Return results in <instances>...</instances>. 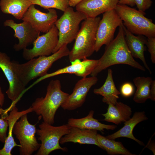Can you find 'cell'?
Masks as SVG:
<instances>
[{"label":"cell","mask_w":155,"mask_h":155,"mask_svg":"<svg viewBox=\"0 0 155 155\" xmlns=\"http://www.w3.org/2000/svg\"><path fill=\"white\" fill-rule=\"evenodd\" d=\"M118 64L127 65L143 71L146 70L143 66L134 60L131 53L125 41L123 24L119 26L115 38L106 46L103 54L98 60L97 65L90 75L96 77L102 70Z\"/></svg>","instance_id":"obj_1"},{"label":"cell","mask_w":155,"mask_h":155,"mask_svg":"<svg viewBox=\"0 0 155 155\" xmlns=\"http://www.w3.org/2000/svg\"><path fill=\"white\" fill-rule=\"evenodd\" d=\"M67 46H63L57 52L49 56H40L23 63L12 61L14 70L20 82L26 86L32 80L46 74L55 62L68 56L70 51Z\"/></svg>","instance_id":"obj_2"},{"label":"cell","mask_w":155,"mask_h":155,"mask_svg":"<svg viewBox=\"0 0 155 155\" xmlns=\"http://www.w3.org/2000/svg\"><path fill=\"white\" fill-rule=\"evenodd\" d=\"M69 94L62 90L59 80H52L47 86L45 96L36 98L31 106L33 111L41 117L44 122L53 125L56 111Z\"/></svg>","instance_id":"obj_3"},{"label":"cell","mask_w":155,"mask_h":155,"mask_svg":"<svg viewBox=\"0 0 155 155\" xmlns=\"http://www.w3.org/2000/svg\"><path fill=\"white\" fill-rule=\"evenodd\" d=\"M100 19V17L88 18L82 23L73 46L68 55L70 62L86 59L94 52L96 34Z\"/></svg>","instance_id":"obj_4"},{"label":"cell","mask_w":155,"mask_h":155,"mask_svg":"<svg viewBox=\"0 0 155 155\" xmlns=\"http://www.w3.org/2000/svg\"><path fill=\"white\" fill-rule=\"evenodd\" d=\"M115 9L126 28L133 34L155 37V24L146 17L145 13L126 5L118 4Z\"/></svg>","instance_id":"obj_5"},{"label":"cell","mask_w":155,"mask_h":155,"mask_svg":"<svg viewBox=\"0 0 155 155\" xmlns=\"http://www.w3.org/2000/svg\"><path fill=\"white\" fill-rule=\"evenodd\" d=\"M63 12L55 24L59 32V40L53 53L75 40L79 30L80 23L87 18L83 13L75 11L72 7L69 6Z\"/></svg>","instance_id":"obj_6"},{"label":"cell","mask_w":155,"mask_h":155,"mask_svg":"<svg viewBox=\"0 0 155 155\" xmlns=\"http://www.w3.org/2000/svg\"><path fill=\"white\" fill-rule=\"evenodd\" d=\"M67 124L58 126L42 122L39 125L36 133L39 137L38 140L41 142L40 146L36 155H48L54 150H60L67 151L66 147H62L59 145L61 138L69 133L71 128Z\"/></svg>","instance_id":"obj_7"},{"label":"cell","mask_w":155,"mask_h":155,"mask_svg":"<svg viewBox=\"0 0 155 155\" xmlns=\"http://www.w3.org/2000/svg\"><path fill=\"white\" fill-rule=\"evenodd\" d=\"M27 115H22L15 123L13 129V132L20 143L21 155H31L40 146L35 137L36 124L32 125L29 122Z\"/></svg>","instance_id":"obj_8"},{"label":"cell","mask_w":155,"mask_h":155,"mask_svg":"<svg viewBox=\"0 0 155 155\" xmlns=\"http://www.w3.org/2000/svg\"><path fill=\"white\" fill-rule=\"evenodd\" d=\"M123 24L115 9L103 13L97 30L95 51H98L103 45L108 44L114 39L117 28Z\"/></svg>","instance_id":"obj_9"},{"label":"cell","mask_w":155,"mask_h":155,"mask_svg":"<svg viewBox=\"0 0 155 155\" xmlns=\"http://www.w3.org/2000/svg\"><path fill=\"white\" fill-rule=\"evenodd\" d=\"M58 40V30L54 25L49 31L36 39L32 43V48L23 50V57L28 61L40 56H49L53 54Z\"/></svg>","instance_id":"obj_10"},{"label":"cell","mask_w":155,"mask_h":155,"mask_svg":"<svg viewBox=\"0 0 155 155\" xmlns=\"http://www.w3.org/2000/svg\"><path fill=\"white\" fill-rule=\"evenodd\" d=\"M48 10V12L44 13L36 9L34 5L31 4L21 20L29 22L37 31L45 33L55 25L58 18L55 9Z\"/></svg>","instance_id":"obj_11"},{"label":"cell","mask_w":155,"mask_h":155,"mask_svg":"<svg viewBox=\"0 0 155 155\" xmlns=\"http://www.w3.org/2000/svg\"><path fill=\"white\" fill-rule=\"evenodd\" d=\"M12 61L4 53L0 51V68L3 72L9 84L6 93L8 98L16 104L25 91L26 86L20 82L12 66Z\"/></svg>","instance_id":"obj_12"},{"label":"cell","mask_w":155,"mask_h":155,"mask_svg":"<svg viewBox=\"0 0 155 155\" xmlns=\"http://www.w3.org/2000/svg\"><path fill=\"white\" fill-rule=\"evenodd\" d=\"M96 77L82 78L75 84L73 92L61 106L64 110H74L81 106L85 102L91 88L97 82Z\"/></svg>","instance_id":"obj_13"},{"label":"cell","mask_w":155,"mask_h":155,"mask_svg":"<svg viewBox=\"0 0 155 155\" xmlns=\"http://www.w3.org/2000/svg\"><path fill=\"white\" fill-rule=\"evenodd\" d=\"M3 25L12 28L14 32V36L18 39V43L15 44L13 47L14 50L17 51L23 50L32 43L40 33L26 21L17 23L13 20L8 19L4 22Z\"/></svg>","instance_id":"obj_14"},{"label":"cell","mask_w":155,"mask_h":155,"mask_svg":"<svg viewBox=\"0 0 155 155\" xmlns=\"http://www.w3.org/2000/svg\"><path fill=\"white\" fill-rule=\"evenodd\" d=\"M76 59L71 62V65L64 68L60 69L51 73H47L40 77L34 84L36 83L46 79L58 75L64 74H73L77 76L82 78L86 77L90 74L96 67L98 63V60L88 59L87 58L83 59Z\"/></svg>","instance_id":"obj_15"},{"label":"cell","mask_w":155,"mask_h":155,"mask_svg":"<svg viewBox=\"0 0 155 155\" xmlns=\"http://www.w3.org/2000/svg\"><path fill=\"white\" fill-rule=\"evenodd\" d=\"M119 0H83L76 6V11L87 18H94L101 14L114 9Z\"/></svg>","instance_id":"obj_16"},{"label":"cell","mask_w":155,"mask_h":155,"mask_svg":"<svg viewBox=\"0 0 155 155\" xmlns=\"http://www.w3.org/2000/svg\"><path fill=\"white\" fill-rule=\"evenodd\" d=\"M97 131L81 129L75 127H71L69 132L63 136L60 139L61 144L72 142L80 144L95 145L102 149L97 141Z\"/></svg>","instance_id":"obj_17"},{"label":"cell","mask_w":155,"mask_h":155,"mask_svg":"<svg viewBox=\"0 0 155 155\" xmlns=\"http://www.w3.org/2000/svg\"><path fill=\"white\" fill-rule=\"evenodd\" d=\"M32 111L33 109L31 106L26 110L19 111L15 105L13 106L9 114L6 119L8 124V133L4 142L3 147L0 149V155H11V151L14 147H20V145L16 144L13 137L12 131L14 125L22 115Z\"/></svg>","instance_id":"obj_18"},{"label":"cell","mask_w":155,"mask_h":155,"mask_svg":"<svg viewBox=\"0 0 155 155\" xmlns=\"http://www.w3.org/2000/svg\"><path fill=\"white\" fill-rule=\"evenodd\" d=\"M123 28L125 41L132 55L135 58L140 59L150 73H152V72L146 62L144 55V52L146 50V45L147 38L142 35H134L129 31L123 25Z\"/></svg>","instance_id":"obj_19"},{"label":"cell","mask_w":155,"mask_h":155,"mask_svg":"<svg viewBox=\"0 0 155 155\" xmlns=\"http://www.w3.org/2000/svg\"><path fill=\"white\" fill-rule=\"evenodd\" d=\"M148 119L145 112H136L131 118L124 122V125L121 128L115 133L106 137L108 139L113 140L121 137H126L134 140L141 145L144 146V144L142 142L134 137L133 132L137 125Z\"/></svg>","instance_id":"obj_20"},{"label":"cell","mask_w":155,"mask_h":155,"mask_svg":"<svg viewBox=\"0 0 155 155\" xmlns=\"http://www.w3.org/2000/svg\"><path fill=\"white\" fill-rule=\"evenodd\" d=\"M108 104L107 112L102 114L105 117L102 120L119 125L130 118L132 111L129 106L117 102L115 104L110 103Z\"/></svg>","instance_id":"obj_21"},{"label":"cell","mask_w":155,"mask_h":155,"mask_svg":"<svg viewBox=\"0 0 155 155\" xmlns=\"http://www.w3.org/2000/svg\"><path fill=\"white\" fill-rule=\"evenodd\" d=\"M94 111H90L86 117L80 119L71 118L68 119L67 124L71 127H75L81 129L96 130L103 131L104 129L114 130L117 127L114 125H108L102 124L98 120L93 118Z\"/></svg>","instance_id":"obj_22"},{"label":"cell","mask_w":155,"mask_h":155,"mask_svg":"<svg viewBox=\"0 0 155 155\" xmlns=\"http://www.w3.org/2000/svg\"><path fill=\"white\" fill-rule=\"evenodd\" d=\"M93 92L96 94L102 96L103 97L102 101L104 103L113 104L116 103L119 98V95L121 93L115 86L111 69H108L107 76L103 85L99 88L94 89Z\"/></svg>","instance_id":"obj_23"},{"label":"cell","mask_w":155,"mask_h":155,"mask_svg":"<svg viewBox=\"0 0 155 155\" xmlns=\"http://www.w3.org/2000/svg\"><path fill=\"white\" fill-rule=\"evenodd\" d=\"M31 4L30 0H1L0 1L1 11L18 20L22 19Z\"/></svg>","instance_id":"obj_24"},{"label":"cell","mask_w":155,"mask_h":155,"mask_svg":"<svg viewBox=\"0 0 155 155\" xmlns=\"http://www.w3.org/2000/svg\"><path fill=\"white\" fill-rule=\"evenodd\" d=\"M152 80L150 77H138L133 80L137 89L133 100L138 103L145 102L150 98L151 84Z\"/></svg>","instance_id":"obj_25"},{"label":"cell","mask_w":155,"mask_h":155,"mask_svg":"<svg viewBox=\"0 0 155 155\" xmlns=\"http://www.w3.org/2000/svg\"><path fill=\"white\" fill-rule=\"evenodd\" d=\"M97 141L102 148L108 154L110 155H135L126 149L122 143L109 139L99 134L97 135Z\"/></svg>","instance_id":"obj_26"},{"label":"cell","mask_w":155,"mask_h":155,"mask_svg":"<svg viewBox=\"0 0 155 155\" xmlns=\"http://www.w3.org/2000/svg\"><path fill=\"white\" fill-rule=\"evenodd\" d=\"M69 0H30L32 4L38 5L45 9H56L64 11L69 6Z\"/></svg>","instance_id":"obj_27"},{"label":"cell","mask_w":155,"mask_h":155,"mask_svg":"<svg viewBox=\"0 0 155 155\" xmlns=\"http://www.w3.org/2000/svg\"><path fill=\"white\" fill-rule=\"evenodd\" d=\"M8 124L7 120L0 118V141L4 143L7 137V131Z\"/></svg>","instance_id":"obj_28"},{"label":"cell","mask_w":155,"mask_h":155,"mask_svg":"<svg viewBox=\"0 0 155 155\" xmlns=\"http://www.w3.org/2000/svg\"><path fill=\"white\" fill-rule=\"evenodd\" d=\"M146 45L151 55L152 63H155V37L147 38Z\"/></svg>","instance_id":"obj_29"},{"label":"cell","mask_w":155,"mask_h":155,"mask_svg":"<svg viewBox=\"0 0 155 155\" xmlns=\"http://www.w3.org/2000/svg\"><path fill=\"white\" fill-rule=\"evenodd\" d=\"M134 91V88L133 85L129 82H126L121 86L120 92L123 96L127 97L132 95Z\"/></svg>","instance_id":"obj_30"},{"label":"cell","mask_w":155,"mask_h":155,"mask_svg":"<svg viewBox=\"0 0 155 155\" xmlns=\"http://www.w3.org/2000/svg\"><path fill=\"white\" fill-rule=\"evenodd\" d=\"M135 3L139 11L145 13L151 6L152 2L151 0H135Z\"/></svg>","instance_id":"obj_31"},{"label":"cell","mask_w":155,"mask_h":155,"mask_svg":"<svg viewBox=\"0 0 155 155\" xmlns=\"http://www.w3.org/2000/svg\"><path fill=\"white\" fill-rule=\"evenodd\" d=\"M5 100V96L3 93L1 88L0 86V107L3 106ZM6 109H3L0 108V115L2 118L5 119L8 115Z\"/></svg>","instance_id":"obj_32"},{"label":"cell","mask_w":155,"mask_h":155,"mask_svg":"<svg viewBox=\"0 0 155 155\" xmlns=\"http://www.w3.org/2000/svg\"><path fill=\"white\" fill-rule=\"evenodd\" d=\"M150 99L153 101L155 100V80H152L150 89Z\"/></svg>","instance_id":"obj_33"},{"label":"cell","mask_w":155,"mask_h":155,"mask_svg":"<svg viewBox=\"0 0 155 155\" xmlns=\"http://www.w3.org/2000/svg\"><path fill=\"white\" fill-rule=\"evenodd\" d=\"M118 4L133 7L135 5V0H119Z\"/></svg>","instance_id":"obj_34"},{"label":"cell","mask_w":155,"mask_h":155,"mask_svg":"<svg viewBox=\"0 0 155 155\" xmlns=\"http://www.w3.org/2000/svg\"><path fill=\"white\" fill-rule=\"evenodd\" d=\"M83 0H69V6L71 7H75L80 2Z\"/></svg>","instance_id":"obj_35"}]
</instances>
